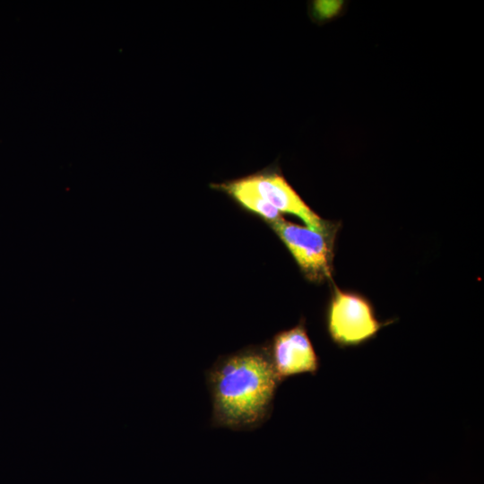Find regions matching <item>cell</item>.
Wrapping results in <instances>:
<instances>
[{"label": "cell", "mask_w": 484, "mask_h": 484, "mask_svg": "<svg viewBox=\"0 0 484 484\" xmlns=\"http://www.w3.org/2000/svg\"><path fill=\"white\" fill-rule=\"evenodd\" d=\"M388 324L376 318L367 298L335 287L326 313L327 331L334 343L341 347L360 345Z\"/></svg>", "instance_id": "cell-2"}, {"label": "cell", "mask_w": 484, "mask_h": 484, "mask_svg": "<svg viewBox=\"0 0 484 484\" xmlns=\"http://www.w3.org/2000/svg\"><path fill=\"white\" fill-rule=\"evenodd\" d=\"M213 428L254 430L271 417L281 381L267 346H248L220 357L205 372Z\"/></svg>", "instance_id": "cell-1"}, {"label": "cell", "mask_w": 484, "mask_h": 484, "mask_svg": "<svg viewBox=\"0 0 484 484\" xmlns=\"http://www.w3.org/2000/svg\"><path fill=\"white\" fill-rule=\"evenodd\" d=\"M270 224L307 279L313 281L332 280L336 234L300 226L283 218Z\"/></svg>", "instance_id": "cell-3"}, {"label": "cell", "mask_w": 484, "mask_h": 484, "mask_svg": "<svg viewBox=\"0 0 484 484\" xmlns=\"http://www.w3.org/2000/svg\"><path fill=\"white\" fill-rule=\"evenodd\" d=\"M267 349L275 374L281 382L302 374L315 376L320 367L319 358L304 321L276 333Z\"/></svg>", "instance_id": "cell-5"}, {"label": "cell", "mask_w": 484, "mask_h": 484, "mask_svg": "<svg viewBox=\"0 0 484 484\" xmlns=\"http://www.w3.org/2000/svg\"><path fill=\"white\" fill-rule=\"evenodd\" d=\"M240 179L280 212L296 215L313 229L336 234L337 224L321 219L276 171L264 170Z\"/></svg>", "instance_id": "cell-4"}, {"label": "cell", "mask_w": 484, "mask_h": 484, "mask_svg": "<svg viewBox=\"0 0 484 484\" xmlns=\"http://www.w3.org/2000/svg\"><path fill=\"white\" fill-rule=\"evenodd\" d=\"M225 191L239 204L270 222L281 218V212L246 186L240 178L216 186Z\"/></svg>", "instance_id": "cell-6"}]
</instances>
